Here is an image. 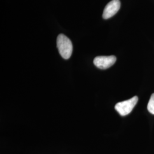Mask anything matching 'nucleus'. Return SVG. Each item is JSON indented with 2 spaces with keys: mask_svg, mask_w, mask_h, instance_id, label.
I'll return each mask as SVG.
<instances>
[{
  "mask_svg": "<svg viewBox=\"0 0 154 154\" xmlns=\"http://www.w3.org/2000/svg\"><path fill=\"white\" fill-rule=\"evenodd\" d=\"M121 8V2L119 0H112L107 4L103 11V18L107 20L114 16Z\"/></svg>",
  "mask_w": 154,
  "mask_h": 154,
  "instance_id": "obj_4",
  "label": "nucleus"
},
{
  "mask_svg": "<svg viewBox=\"0 0 154 154\" xmlns=\"http://www.w3.org/2000/svg\"><path fill=\"white\" fill-rule=\"evenodd\" d=\"M138 101V97L135 96L131 99L118 103L115 106V109L121 116H126L132 111Z\"/></svg>",
  "mask_w": 154,
  "mask_h": 154,
  "instance_id": "obj_2",
  "label": "nucleus"
},
{
  "mask_svg": "<svg viewBox=\"0 0 154 154\" xmlns=\"http://www.w3.org/2000/svg\"><path fill=\"white\" fill-rule=\"evenodd\" d=\"M147 109L151 114L154 115V94H152L150 99L149 100V103L147 105Z\"/></svg>",
  "mask_w": 154,
  "mask_h": 154,
  "instance_id": "obj_5",
  "label": "nucleus"
},
{
  "mask_svg": "<svg viewBox=\"0 0 154 154\" xmlns=\"http://www.w3.org/2000/svg\"><path fill=\"white\" fill-rule=\"evenodd\" d=\"M116 61L114 55L98 56L94 58V64L100 69H107L112 66Z\"/></svg>",
  "mask_w": 154,
  "mask_h": 154,
  "instance_id": "obj_3",
  "label": "nucleus"
},
{
  "mask_svg": "<svg viewBox=\"0 0 154 154\" xmlns=\"http://www.w3.org/2000/svg\"><path fill=\"white\" fill-rule=\"evenodd\" d=\"M57 46L63 58L68 60L70 58L72 52V44L67 37L63 34H59L57 39Z\"/></svg>",
  "mask_w": 154,
  "mask_h": 154,
  "instance_id": "obj_1",
  "label": "nucleus"
}]
</instances>
